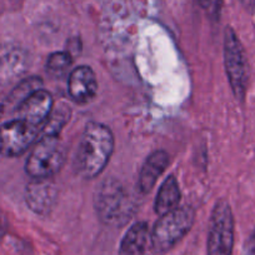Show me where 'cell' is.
Returning a JSON list of instances; mask_svg holds the SVG:
<instances>
[{
  "instance_id": "obj_1",
  "label": "cell",
  "mask_w": 255,
  "mask_h": 255,
  "mask_svg": "<svg viewBox=\"0 0 255 255\" xmlns=\"http://www.w3.org/2000/svg\"><path fill=\"white\" fill-rule=\"evenodd\" d=\"M115 139L110 128L100 123H89L78 146L74 166L85 179L99 176L108 165L114 151Z\"/></svg>"
},
{
  "instance_id": "obj_2",
  "label": "cell",
  "mask_w": 255,
  "mask_h": 255,
  "mask_svg": "<svg viewBox=\"0 0 255 255\" xmlns=\"http://www.w3.org/2000/svg\"><path fill=\"white\" fill-rule=\"evenodd\" d=\"M98 218L110 227H123L135 213V203L124 185L114 178L102 181L95 190Z\"/></svg>"
},
{
  "instance_id": "obj_3",
  "label": "cell",
  "mask_w": 255,
  "mask_h": 255,
  "mask_svg": "<svg viewBox=\"0 0 255 255\" xmlns=\"http://www.w3.org/2000/svg\"><path fill=\"white\" fill-rule=\"evenodd\" d=\"M194 219L195 212L190 207H178L160 215L150 234L154 252L164 254L173 249L190 232Z\"/></svg>"
},
{
  "instance_id": "obj_4",
  "label": "cell",
  "mask_w": 255,
  "mask_h": 255,
  "mask_svg": "<svg viewBox=\"0 0 255 255\" xmlns=\"http://www.w3.org/2000/svg\"><path fill=\"white\" fill-rule=\"evenodd\" d=\"M67 151L59 136L43 135L35 144L25 163V171L31 179H50L63 168Z\"/></svg>"
},
{
  "instance_id": "obj_5",
  "label": "cell",
  "mask_w": 255,
  "mask_h": 255,
  "mask_svg": "<svg viewBox=\"0 0 255 255\" xmlns=\"http://www.w3.org/2000/svg\"><path fill=\"white\" fill-rule=\"evenodd\" d=\"M224 65L233 94L244 102L249 84V64L242 41L234 29L228 26L224 34Z\"/></svg>"
},
{
  "instance_id": "obj_6",
  "label": "cell",
  "mask_w": 255,
  "mask_h": 255,
  "mask_svg": "<svg viewBox=\"0 0 255 255\" xmlns=\"http://www.w3.org/2000/svg\"><path fill=\"white\" fill-rule=\"evenodd\" d=\"M234 248V215L229 203L220 199L215 203L209 220L208 255H233Z\"/></svg>"
},
{
  "instance_id": "obj_7",
  "label": "cell",
  "mask_w": 255,
  "mask_h": 255,
  "mask_svg": "<svg viewBox=\"0 0 255 255\" xmlns=\"http://www.w3.org/2000/svg\"><path fill=\"white\" fill-rule=\"evenodd\" d=\"M41 128L15 118L0 125V155L15 158L25 153L35 141Z\"/></svg>"
},
{
  "instance_id": "obj_8",
  "label": "cell",
  "mask_w": 255,
  "mask_h": 255,
  "mask_svg": "<svg viewBox=\"0 0 255 255\" xmlns=\"http://www.w3.org/2000/svg\"><path fill=\"white\" fill-rule=\"evenodd\" d=\"M58 190L50 179H33L26 185L25 203L29 209L38 215L46 217L55 207Z\"/></svg>"
},
{
  "instance_id": "obj_9",
  "label": "cell",
  "mask_w": 255,
  "mask_h": 255,
  "mask_svg": "<svg viewBox=\"0 0 255 255\" xmlns=\"http://www.w3.org/2000/svg\"><path fill=\"white\" fill-rule=\"evenodd\" d=\"M54 108L53 97L45 89H39L26 98L15 109L16 115L20 119L26 120L35 127L43 128L46 119Z\"/></svg>"
},
{
  "instance_id": "obj_10",
  "label": "cell",
  "mask_w": 255,
  "mask_h": 255,
  "mask_svg": "<svg viewBox=\"0 0 255 255\" xmlns=\"http://www.w3.org/2000/svg\"><path fill=\"white\" fill-rule=\"evenodd\" d=\"M69 95L77 104H88L98 93V82L94 70L87 65H80L72 70L68 80Z\"/></svg>"
},
{
  "instance_id": "obj_11",
  "label": "cell",
  "mask_w": 255,
  "mask_h": 255,
  "mask_svg": "<svg viewBox=\"0 0 255 255\" xmlns=\"http://www.w3.org/2000/svg\"><path fill=\"white\" fill-rule=\"evenodd\" d=\"M169 154L165 150H156L146 158L139 174L138 189L141 194H148L153 190L156 180L169 165Z\"/></svg>"
},
{
  "instance_id": "obj_12",
  "label": "cell",
  "mask_w": 255,
  "mask_h": 255,
  "mask_svg": "<svg viewBox=\"0 0 255 255\" xmlns=\"http://www.w3.org/2000/svg\"><path fill=\"white\" fill-rule=\"evenodd\" d=\"M149 238L148 224L145 222L135 223L123 238L119 255H145Z\"/></svg>"
},
{
  "instance_id": "obj_13",
  "label": "cell",
  "mask_w": 255,
  "mask_h": 255,
  "mask_svg": "<svg viewBox=\"0 0 255 255\" xmlns=\"http://www.w3.org/2000/svg\"><path fill=\"white\" fill-rule=\"evenodd\" d=\"M28 59L20 49H6L0 54V83H8L23 74Z\"/></svg>"
},
{
  "instance_id": "obj_14",
  "label": "cell",
  "mask_w": 255,
  "mask_h": 255,
  "mask_svg": "<svg viewBox=\"0 0 255 255\" xmlns=\"http://www.w3.org/2000/svg\"><path fill=\"white\" fill-rule=\"evenodd\" d=\"M180 195V188H179L176 178L174 175L168 176V179L160 185L156 194L155 203H154V209L156 214L163 215L178 208Z\"/></svg>"
},
{
  "instance_id": "obj_15",
  "label": "cell",
  "mask_w": 255,
  "mask_h": 255,
  "mask_svg": "<svg viewBox=\"0 0 255 255\" xmlns=\"http://www.w3.org/2000/svg\"><path fill=\"white\" fill-rule=\"evenodd\" d=\"M39 89H43V80H41V78H26V79L21 80L16 85L15 89L10 93L9 98L6 99V105H11L14 109H16L26 98L30 97L33 93H35Z\"/></svg>"
},
{
  "instance_id": "obj_16",
  "label": "cell",
  "mask_w": 255,
  "mask_h": 255,
  "mask_svg": "<svg viewBox=\"0 0 255 255\" xmlns=\"http://www.w3.org/2000/svg\"><path fill=\"white\" fill-rule=\"evenodd\" d=\"M70 117V109L68 105L60 104L58 108H53L45 124L41 128L43 135L59 136V133L67 124Z\"/></svg>"
},
{
  "instance_id": "obj_17",
  "label": "cell",
  "mask_w": 255,
  "mask_h": 255,
  "mask_svg": "<svg viewBox=\"0 0 255 255\" xmlns=\"http://www.w3.org/2000/svg\"><path fill=\"white\" fill-rule=\"evenodd\" d=\"M72 55L68 51H55L46 60V72L53 77H61L72 65Z\"/></svg>"
},
{
  "instance_id": "obj_18",
  "label": "cell",
  "mask_w": 255,
  "mask_h": 255,
  "mask_svg": "<svg viewBox=\"0 0 255 255\" xmlns=\"http://www.w3.org/2000/svg\"><path fill=\"white\" fill-rule=\"evenodd\" d=\"M203 9L208 11L210 14H214L217 15L219 13L220 9V3H222V0H198Z\"/></svg>"
},
{
  "instance_id": "obj_19",
  "label": "cell",
  "mask_w": 255,
  "mask_h": 255,
  "mask_svg": "<svg viewBox=\"0 0 255 255\" xmlns=\"http://www.w3.org/2000/svg\"><path fill=\"white\" fill-rule=\"evenodd\" d=\"M247 255H255V229L250 235L247 244Z\"/></svg>"
},
{
  "instance_id": "obj_20",
  "label": "cell",
  "mask_w": 255,
  "mask_h": 255,
  "mask_svg": "<svg viewBox=\"0 0 255 255\" xmlns=\"http://www.w3.org/2000/svg\"><path fill=\"white\" fill-rule=\"evenodd\" d=\"M239 1L248 10H254L255 9V0H239Z\"/></svg>"
},
{
  "instance_id": "obj_21",
  "label": "cell",
  "mask_w": 255,
  "mask_h": 255,
  "mask_svg": "<svg viewBox=\"0 0 255 255\" xmlns=\"http://www.w3.org/2000/svg\"><path fill=\"white\" fill-rule=\"evenodd\" d=\"M5 229H6L5 218H4L3 213L0 212V238L4 235V233H5Z\"/></svg>"
},
{
  "instance_id": "obj_22",
  "label": "cell",
  "mask_w": 255,
  "mask_h": 255,
  "mask_svg": "<svg viewBox=\"0 0 255 255\" xmlns=\"http://www.w3.org/2000/svg\"><path fill=\"white\" fill-rule=\"evenodd\" d=\"M5 108H6V99L3 97V95L0 94V117L3 115Z\"/></svg>"
}]
</instances>
